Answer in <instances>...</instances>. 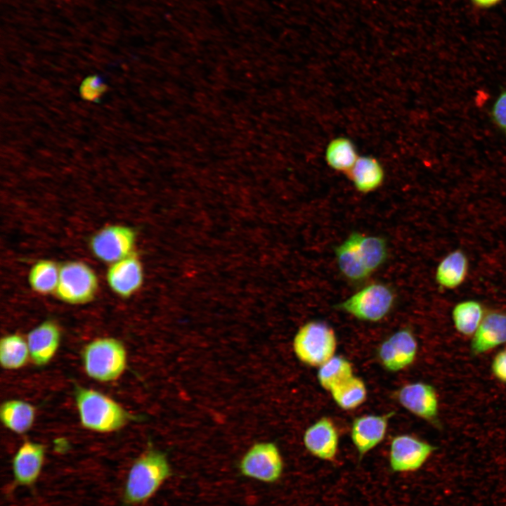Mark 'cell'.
<instances>
[{
    "label": "cell",
    "instance_id": "1",
    "mask_svg": "<svg viewBox=\"0 0 506 506\" xmlns=\"http://www.w3.org/2000/svg\"><path fill=\"white\" fill-rule=\"evenodd\" d=\"M172 475L167 455L150 448L131 465L124 487V506L141 505L148 500Z\"/></svg>",
    "mask_w": 506,
    "mask_h": 506
},
{
    "label": "cell",
    "instance_id": "2",
    "mask_svg": "<svg viewBox=\"0 0 506 506\" xmlns=\"http://www.w3.org/2000/svg\"><path fill=\"white\" fill-rule=\"evenodd\" d=\"M74 395L79 419L86 429L101 433L112 432L134 419L121 405L101 392L77 387Z\"/></svg>",
    "mask_w": 506,
    "mask_h": 506
},
{
    "label": "cell",
    "instance_id": "3",
    "mask_svg": "<svg viewBox=\"0 0 506 506\" xmlns=\"http://www.w3.org/2000/svg\"><path fill=\"white\" fill-rule=\"evenodd\" d=\"M82 360L89 377L99 382H110L124 371L126 351L122 343L115 338H99L86 346Z\"/></svg>",
    "mask_w": 506,
    "mask_h": 506
},
{
    "label": "cell",
    "instance_id": "4",
    "mask_svg": "<svg viewBox=\"0 0 506 506\" xmlns=\"http://www.w3.org/2000/svg\"><path fill=\"white\" fill-rule=\"evenodd\" d=\"M337 339L334 330L321 321H310L301 326L294 336L293 349L302 363L320 366L334 356Z\"/></svg>",
    "mask_w": 506,
    "mask_h": 506
},
{
    "label": "cell",
    "instance_id": "5",
    "mask_svg": "<svg viewBox=\"0 0 506 506\" xmlns=\"http://www.w3.org/2000/svg\"><path fill=\"white\" fill-rule=\"evenodd\" d=\"M98 290V279L93 269L80 261H70L60 266L59 280L55 295L69 304L91 301Z\"/></svg>",
    "mask_w": 506,
    "mask_h": 506
},
{
    "label": "cell",
    "instance_id": "6",
    "mask_svg": "<svg viewBox=\"0 0 506 506\" xmlns=\"http://www.w3.org/2000/svg\"><path fill=\"white\" fill-rule=\"evenodd\" d=\"M394 299V293L390 287L375 283L363 287L335 307L359 320L377 322L390 311Z\"/></svg>",
    "mask_w": 506,
    "mask_h": 506
},
{
    "label": "cell",
    "instance_id": "7",
    "mask_svg": "<svg viewBox=\"0 0 506 506\" xmlns=\"http://www.w3.org/2000/svg\"><path fill=\"white\" fill-rule=\"evenodd\" d=\"M136 241V234L133 228L111 224L91 236L89 248L97 259L110 265L134 253Z\"/></svg>",
    "mask_w": 506,
    "mask_h": 506
},
{
    "label": "cell",
    "instance_id": "8",
    "mask_svg": "<svg viewBox=\"0 0 506 506\" xmlns=\"http://www.w3.org/2000/svg\"><path fill=\"white\" fill-rule=\"evenodd\" d=\"M240 473L265 483H274L281 476L283 461L277 446L271 442L254 444L239 462Z\"/></svg>",
    "mask_w": 506,
    "mask_h": 506
},
{
    "label": "cell",
    "instance_id": "9",
    "mask_svg": "<svg viewBox=\"0 0 506 506\" xmlns=\"http://www.w3.org/2000/svg\"><path fill=\"white\" fill-rule=\"evenodd\" d=\"M436 447L408 434L394 437L389 451L390 468L394 472H413L420 469Z\"/></svg>",
    "mask_w": 506,
    "mask_h": 506
},
{
    "label": "cell",
    "instance_id": "10",
    "mask_svg": "<svg viewBox=\"0 0 506 506\" xmlns=\"http://www.w3.org/2000/svg\"><path fill=\"white\" fill-rule=\"evenodd\" d=\"M397 398L409 412L439 426V400L432 385L422 382L407 384L401 388Z\"/></svg>",
    "mask_w": 506,
    "mask_h": 506
},
{
    "label": "cell",
    "instance_id": "11",
    "mask_svg": "<svg viewBox=\"0 0 506 506\" xmlns=\"http://www.w3.org/2000/svg\"><path fill=\"white\" fill-rule=\"evenodd\" d=\"M417 349V342L413 333L410 330L403 329L382 342L378 355L387 370L396 372L413 363Z\"/></svg>",
    "mask_w": 506,
    "mask_h": 506
},
{
    "label": "cell",
    "instance_id": "12",
    "mask_svg": "<svg viewBox=\"0 0 506 506\" xmlns=\"http://www.w3.org/2000/svg\"><path fill=\"white\" fill-rule=\"evenodd\" d=\"M106 281L110 289L122 298H129L143 282L142 264L134 253L109 265Z\"/></svg>",
    "mask_w": 506,
    "mask_h": 506
},
{
    "label": "cell",
    "instance_id": "13",
    "mask_svg": "<svg viewBox=\"0 0 506 506\" xmlns=\"http://www.w3.org/2000/svg\"><path fill=\"white\" fill-rule=\"evenodd\" d=\"M394 414L391 412L384 415H365L353 420L351 438L360 458L382 441L389 420Z\"/></svg>",
    "mask_w": 506,
    "mask_h": 506
},
{
    "label": "cell",
    "instance_id": "14",
    "mask_svg": "<svg viewBox=\"0 0 506 506\" xmlns=\"http://www.w3.org/2000/svg\"><path fill=\"white\" fill-rule=\"evenodd\" d=\"M45 456L44 446L37 442H24L12 460L14 483L18 486H31L39 478Z\"/></svg>",
    "mask_w": 506,
    "mask_h": 506
},
{
    "label": "cell",
    "instance_id": "15",
    "mask_svg": "<svg viewBox=\"0 0 506 506\" xmlns=\"http://www.w3.org/2000/svg\"><path fill=\"white\" fill-rule=\"evenodd\" d=\"M506 343V313H486L479 327L472 337L470 351L473 356L486 353Z\"/></svg>",
    "mask_w": 506,
    "mask_h": 506
},
{
    "label": "cell",
    "instance_id": "16",
    "mask_svg": "<svg viewBox=\"0 0 506 506\" xmlns=\"http://www.w3.org/2000/svg\"><path fill=\"white\" fill-rule=\"evenodd\" d=\"M303 441L306 450L313 456L327 461L337 455L339 436L333 422L323 417L306 429Z\"/></svg>",
    "mask_w": 506,
    "mask_h": 506
},
{
    "label": "cell",
    "instance_id": "17",
    "mask_svg": "<svg viewBox=\"0 0 506 506\" xmlns=\"http://www.w3.org/2000/svg\"><path fill=\"white\" fill-rule=\"evenodd\" d=\"M60 341V330L53 321H44L33 328L27 337L32 362L38 366L47 364L56 353Z\"/></svg>",
    "mask_w": 506,
    "mask_h": 506
},
{
    "label": "cell",
    "instance_id": "18",
    "mask_svg": "<svg viewBox=\"0 0 506 506\" xmlns=\"http://www.w3.org/2000/svg\"><path fill=\"white\" fill-rule=\"evenodd\" d=\"M469 271V261L461 249H455L445 256L437 266L435 278L443 288L452 290L461 285Z\"/></svg>",
    "mask_w": 506,
    "mask_h": 506
},
{
    "label": "cell",
    "instance_id": "19",
    "mask_svg": "<svg viewBox=\"0 0 506 506\" xmlns=\"http://www.w3.org/2000/svg\"><path fill=\"white\" fill-rule=\"evenodd\" d=\"M346 174L356 190L364 193L378 188L384 179L381 163L370 156L359 157Z\"/></svg>",
    "mask_w": 506,
    "mask_h": 506
},
{
    "label": "cell",
    "instance_id": "20",
    "mask_svg": "<svg viewBox=\"0 0 506 506\" xmlns=\"http://www.w3.org/2000/svg\"><path fill=\"white\" fill-rule=\"evenodd\" d=\"M0 418L7 429L16 434H24L33 425L35 409L26 401L8 400L1 406Z\"/></svg>",
    "mask_w": 506,
    "mask_h": 506
},
{
    "label": "cell",
    "instance_id": "21",
    "mask_svg": "<svg viewBox=\"0 0 506 506\" xmlns=\"http://www.w3.org/2000/svg\"><path fill=\"white\" fill-rule=\"evenodd\" d=\"M486 314L483 305L478 301L469 299L458 303L451 313L456 331L465 337H472Z\"/></svg>",
    "mask_w": 506,
    "mask_h": 506
},
{
    "label": "cell",
    "instance_id": "22",
    "mask_svg": "<svg viewBox=\"0 0 506 506\" xmlns=\"http://www.w3.org/2000/svg\"><path fill=\"white\" fill-rule=\"evenodd\" d=\"M335 252L340 271L350 280H362L370 275L361 260L351 235L335 248Z\"/></svg>",
    "mask_w": 506,
    "mask_h": 506
},
{
    "label": "cell",
    "instance_id": "23",
    "mask_svg": "<svg viewBox=\"0 0 506 506\" xmlns=\"http://www.w3.org/2000/svg\"><path fill=\"white\" fill-rule=\"evenodd\" d=\"M351 235L366 269L372 273L386 260L387 247L384 238L353 232Z\"/></svg>",
    "mask_w": 506,
    "mask_h": 506
},
{
    "label": "cell",
    "instance_id": "24",
    "mask_svg": "<svg viewBox=\"0 0 506 506\" xmlns=\"http://www.w3.org/2000/svg\"><path fill=\"white\" fill-rule=\"evenodd\" d=\"M60 274V266L48 259L34 263L28 273V283L36 293L47 295L55 294Z\"/></svg>",
    "mask_w": 506,
    "mask_h": 506
},
{
    "label": "cell",
    "instance_id": "25",
    "mask_svg": "<svg viewBox=\"0 0 506 506\" xmlns=\"http://www.w3.org/2000/svg\"><path fill=\"white\" fill-rule=\"evenodd\" d=\"M325 157L332 169L347 174L359 157L353 142L341 136L330 141L325 149Z\"/></svg>",
    "mask_w": 506,
    "mask_h": 506
},
{
    "label": "cell",
    "instance_id": "26",
    "mask_svg": "<svg viewBox=\"0 0 506 506\" xmlns=\"http://www.w3.org/2000/svg\"><path fill=\"white\" fill-rule=\"evenodd\" d=\"M30 356L27 340L17 334L4 336L0 341V363L4 369L15 370L25 365Z\"/></svg>",
    "mask_w": 506,
    "mask_h": 506
},
{
    "label": "cell",
    "instance_id": "27",
    "mask_svg": "<svg viewBox=\"0 0 506 506\" xmlns=\"http://www.w3.org/2000/svg\"><path fill=\"white\" fill-rule=\"evenodd\" d=\"M353 376L351 363L346 358L334 356L319 366L317 374L320 386L330 391Z\"/></svg>",
    "mask_w": 506,
    "mask_h": 506
},
{
    "label": "cell",
    "instance_id": "28",
    "mask_svg": "<svg viewBox=\"0 0 506 506\" xmlns=\"http://www.w3.org/2000/svg\"><path fill=\"white\" fill-rule=\"evenodd\" d=\"M330 392L337 405L344 410H352L358 407L365 401L367 396L364 382L353 375Z\"/></svg>",
    "mask_w": 506,
    "mask_h": 506
},
{
    "label": "cell",
    "instance_id": "29",
    "mask_svg": "<svg viewBox=\"0 0 506 506\" xmlns=\"http://www.w3.org/2000/svg\"><path fill=\"white\" fill-rule=\"evenodd\" d=\"M107 89L105 84L98 75L86 77L79 86V93L85 100L96 102L100 99Z\"/></svg>",
    "mask_w": 506,
    "mask_h": 506
},
{
    "label": "cell",
    "instance_id": "30",
    "mask_svg": "<svg viewBox=\"0 0 506 506\" xmlns=\"http://www.w3.org/2000/svg\"><path fill=\"white\" fill-rule=\"evenodd\" d=\"M490 115L496 126L506 134V90L501 91L496 98Z\"/></svg>",
    "mask_w": 506,
    "mask_h": 506
},
{
    "label": "cell",
    "instance_id": "31",
    "mask_svg": "<svg viewBox=\"0 0 506 506\" xmlns=\"http://www.w3.org/2000/svg\"><path fill=\"white\" fill-rule=\"evenodd\" d=\"M491 370L498 381L506 384V349L499 351L493 358Z\"/></svg>",
    "mask_w": 506,
    "mask_h": 506
},
{
    "label": "cell",
    "instance_id": "32",
    "mask_svg": "<svg viewBox=\"0 0 506 506\" xmlns=\"http://www.w3.org/2000/svg\"><path fill=\"white\" fill-rule=\"evenodd\" d=\"M472 3L479 8H490L499 4L502 0H470Z\"/></svg>",
    "mask_w": 506,
    "mask_h": 506
}]
</instances>
